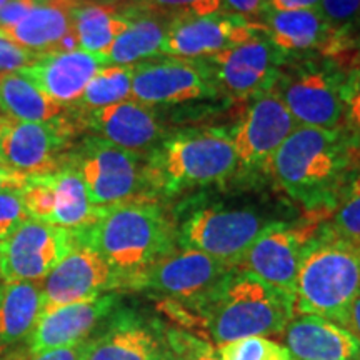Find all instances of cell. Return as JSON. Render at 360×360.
<instances>
[{"label":"cell","instance_id":"8fae6325","mask_svg":"<svg viewBox=\"0 0 360 360\" xmlns=\"http://www.w3.org/2000/svg\"><path fill=\"white\" fill-rule=\"evenodd\" d=\"M74 244L75 233L72 231L27 219L11 237L0 242L4 281L42 282Z\"/></svg>","mask_w":360,"mask_h":360},{"label":"cell","instance_id":"7402d4cb","mask_svg":"<svg viewBox=\"0 0 360 360\" xmlns=\"http://www.w3.org/2000/svg\"><path fill=\"white\" fill-rule=\"evenodd\" d=\"M165 352L152 330L129 310L112 314L105 332L82 344L80 360H160Z\"/></svg>","mask_w":360,"mask_h":360},{"label":"cell","instance_id":"7dc6e473","mask_svg":"<svg viewBox=\"0 0 360 360\" xmlns=\"http://www.w3.org/2000/svg\"><path fill=\"white\" fill-rule=\"evenodd\" d=\"M92 2H101V4H109V6H117V4L134 2V0H92Z\"/></svg>","mask_w":360,"mask_h":360},{"label":"cell","instance_id":"9c48e42d","mask_svg":"<svg viewBox=\"0 0 360 360\" xmlns=\"http://www.w3.org/2000/svg\"><path fill=\"white\" fill-rule=\"evenodd\" d=\"M342 80L339 74L317 64H302L278 72L274 90L297 125L339 130L342 125Z\"/></svg>","mask_w":360,"mask_h":360},{"label":"cell","instance_id":"ee69618b","mask_svg":"<svg viewBox=\"0 0 360 360\" xmlns=\"http://www.w3.org/2000/svg\"><path fill=\"white\" fill-rule=\"evenodd\" d=\"M27 175L17 172H0V193L2 192H20L25 187Z\"/></svg>","mask_w":360,"mask_h":360},{"label":"cell","instance_id":"bcb514c9","mask_svg":"<svg viewBox=\"0 0 360 360\" xmlns=\"http://www.w3.org/2000/svg\"><path fill=\"white\" fill-rule=\"evenodd\" d=\"M11 117H8V114L6 112V109L2 107V103H0V135H2L4 130H6V127L8 124H11Z\"/></svg>","mask_w":360,"mask_h":360},{"label":"cell","instance_id":"484cf974","mask_svg":"<svg viewBox=\"0 0 360 360\" xmlns=\"http://www.w3.org/2000/svg\"><path fill=\"white\" fill-rule=\"evenodd\" d=\"M127 13H120L115 6L79 0L72 11V25L82 51L107 58L112 45L129 29Z\"/></svg>","mask_w":360,"mask_h":360},{"label":"cell","instance_id":"277c9868","mask_svg":"<svg viewBox=\"0 0 360 360\" xmlns=\"http://www.w3.org/2000/svg\"><path fill=\"white\" fill-rule=\"evenodd\" d=\"M360 294V245L327 236L312 237L300 262L294 307L345 328Z\"/></svg>","mask_w":360,"mask_h":360},{"label":"cell","instance_id":"e575fe53","mask_svg":"<svg viewBox=\"0 0 360 360\" xmlns=\"http://www.w3.org/2000/svg\"><path fill=\"white\" fill-rule=\"evenodd\" d=\"M315 11L344 45L360 25V0H321Z\"/></svg>","mask_w":360,"mask_h":360},{"label":"cell","instance_id":"60d3db41","mask_svg":"<svg viewBox=\"0 0 360 360\" xmlns=\"http://www.w3.org/2000/svg\"><path fill=\"white\" fill-rule=\"evenodd\" d=\"M321 0H265L264 12H287V11H310L317 8Z\"/></svg>","mask_w":360,"mask_h":360},{"label":"cell","instance_id":"f1b7e54d","mask_svg":"<svg viewBox=\"0 0 360 360\" xmlns=\"http://www.w3.org/2000/svg\"><path fill=\"white\" fill-rule=\"evenodd\" d=\"M53 177H56V209L49 224L72 232L92 227L101 217L102 209L92 205L77 169L74 165H65L58 169Z\"/></svg>","mask_w":360,"mask_h":360},{"label":"cell","instance_id":"f546056e","mask_svg":"<svg viewBox=\"0 0 360 360\" xmlns=\"http://www.w3.org/2000/svg\"><path fill=\"white\" fill-rule=\"evenodd\" d=\"M132 98V65H103L94 75L77 102L85 112H92Z\"/></svg>","mask_w":360,"mask_h":360},{"label":"cell","instance_id":"c3c4849f","mask_svg":"<svg viewBox=\"0 0 360 360\" xmlns=\"http://www.w3.org/2000/svg\"><path fill=\"white\" fill-rule=\"evenodd\" d=\"M0 172H13V170L8 169V165L6 164V162L2 160V157H0Z\"/></svg>","mask_w":360,"mask_h":360},{"label":"cell","instance_id":"f907efd6","mask_svg":"<svg viewBox=\"0 0 360 360\" xmlns=\"http://www.w3.org/2000/svg\"><path fill=\"white\" fill-rule=\"evenodd\" d=\"M4 282H6V281H4V277H2V269H0V287L4 285Z\"/></svg>","mask_w":360,"mask_h":360},{"label":"cell","instance_id":"7bdbcfd3","mask_svg":"<svg viewBox=\"0 0 360 360\" xmlns=\"http://www.w3.org/2000/svg\"><path fill=\"white\" fill-rule=\"evenodd\" d=\"M82 344L70 345V347L44 350V352L34 354V357L30 360H80V355H82Z\"/></svg>","mask_w":360,"mask_h":360},{"label":"cell","instance_id":"5b68a950","mask_svg":"<svg viewBox=\"0 0 360 360\" xmlns=\"http://www.w3.org/2000/svg\"><path fill=\"white\" fill-rule=\"evenodd\" d=\"M237 170L231 132L187 130L170 135L148 154L146 184L165 193L212 186Z\"/></svg>","mask_w":360,"mask_h":360},{"label":"cell","instance_id":"7a4b0ae2","mask_svg":"<svg viewBox=\"0 0 360 360\" xmlns=\"http://www.w3.org/2000/svg\"><path fill=\"white\" fill-rule=\"evenodd\" d=\"M352 143L339 130L297 125L269 167L282 191L314 210L330 214L349 177Z\"/></svg>","mask_w":360,"mask_h":360},{"label":"cell","instance_id":"4fadbf2b","mask_svg":"<svg viewBox=\"0 0 360 360\" xmlns=\"http://www.w3.org/2000/svg\"><path fill=\"white\" fill-rule=\"evenodd\" d=\"M297 129V122L276 90L255 101L231 132L237 155V169L260 170L269 167L278 147Z\"/></svg>","mask_w":360,"mask_h":360},{"label":"cell","instance_id":"b9f144b4","mask_svg":"<svg viewBox=\"0 0 360 360\" xmlns=\"http://www.w3.org/2000/svg\"><path fill=\"white\" fill-rule=\"evenodd\" d=\"M265 0H224V7L240 17H257L264 12Z\"/></svg>","mask_w":360,"mask_h":360},{"label":"cell","instance_id":"681fc988","mask_svg":"<svg viewBox=\"0 0 360 360\" xmlns=\"http://www.w3.org/2000/svg\"><path fill=\"white\" fill-rule=\"evenodd\" d=\"M160 360H175L174 359V355L172 354H167V352H165L164 355H162V359Z\"/></svg>","mask_w":360,"mask_h":360},{"label":"cell","instance_id":"e0dca14e","mask_svg":"<svg viewBox=\"0 0 360 360\" xmlns=\"http://www.w3.org/2000/svg\"><path fill=\"white\" fill-rule=\"evenodd\" d=\"M69 135L70 127L60 117L44 124L12 119L0 135V157L17 174L27 177L51 175L60 167L58 157Z\"/></svg>","mask_w":360,"mask_h":360},{"label":"cell","instance_id":"4dcf8cb0","mask_svg":"<svg viewBox=\"0 0 360 360\" xmlns=\"http://www.w3.org/2000/svg\"><path fill=\"white\" fill-rule=\"evenodd\" d=\"M322 225V236L360 245V172L345 179L334 209Z\"/></svg>","mask_w":360,"mask_h":360},{"label":"cell","instance_id":"f35d334b","mask_svg":"<svg viewBox=\"0 0 360 360\" xmlns=\"http://www.w3.org/2000/svg\"><path fill=\"white\" fill-rule=\"evenodd\" d=\"M40 57L42 56L25 51L0 35V74L27 69V67L34 65Z\"/></svg>","mask_w":360,"mask_h":360},{"label":"cell","instance_id":"f5cc1de1","mask_svg":"<svg viewBox=\"0 0 360 360\" xmlns=\"http://www.w3.org/2000/svg\"><path fill=\"white\" fill-rule=\"evenodd\" d=\"M357 360H360V357H359V359H357Z\"/></svg>","mask_w":360,"mask_h":360},{"label":"cell","instance_id":"44dd1931","mask_svg":"<svg viewBox=\"0 0 360 360\" xmlns=\"http://www.w3.org/2000/svg\"><path fill=\"white\" fill-rule=\"evenodd\" d=\"M285 345L297 360H357L360 342L339 323L302 314L283 328Z\"/></svg>","mask_w":360,"mask_h":360},{"label":"cell","instance_id":"cb8c5ba5","mask_svg":"<svg viewBox=\"0 0 360 360\" xmlns=\"http://www.w3.org/2000/svg\"><path fill=\"white\" fill-rule=\"evenodd\" d=\"M79 0H40L32 11L0 35L39 56L56 52L58 42L74 30L72 11Z\"/></svg>","mask_w":360,"mask_h":360},{"label":"cell","instance_id":"8d00e7d4","mask_svg":"<svg viewBox=\"0 0 360 360\" xmlns=\"http://www.w3.org/2000/svg\"><path fill=\"white\" fill-rule=\"evenodd\" d=\"M29 219L19 192L0 193V242L11 237Z\"/></svg>","mask_w":360,"mask_h":360},{"label":"cell","instance_id":"5bb4252c","mask_svg":"<svg viewBox=\"0 0 360 360\" xmlns=\"http://www.w3.org/2000/svg\"><path fill=\"white\" fill-rule=\"evenodd\" d=\"M264 34L260 22H250L236 13L209 17H177L170 20L164 51L167 57H212Z\"/></svg>","mask_w":360,"mask_h":360},{"label":"cell","instance_id":"ba28073f","mask_svg":"<svg viewBox=\"0 0 360 360\" xmlns=\"http://www.w3.org/2000/svg\"><path fill=\"white\" fill-rule=\"evenodd\" d=\"M269 224L252 210L205 207L182 224L179 244L182 249L204 252L229 267H237Z\"/></svg>","mask_w":360,"mask_h":360},{"label":"cell","instance_id":"d6986e66","mask_svg":"<svg viewBox=\"0 0 360 360\" xmlns=\"http://www.w3.org/2000/svg\"><path fill=\"white\" fill-rule=\"evenodd\" d=\"M107 65V58L82 49L45 53L34 65L22 69L49 98L60 105L77 103L94 75Z\"/></svg>","mask_w":360,"mask_h":360},{"label":"cell","instance_id":"2e32d148","mask_svg":"<svg viewBox=\"0 0 360 360\" xmlns=\"http://www.w3.org/2000/svg\"><path fill=\"white\" fill-rule=\"evenodd\" d=\"M285 57L264 34L209 57L219 87L236 97H259L274 89Z\"/></svg>","mask_w":360,"mask_h":360},{"label":"cell","instance_id":"8992f818","mask_svg":"<svg viewBox=\"0 0 360 360\" xmlns=\"http://www.w3.org/2000/svg\"><path fill=\"white\" fill-rule=\"evenodd\" d=\"M72 165L82 177L89 199L97 209L135 200L146 184V165L134 152L101 137L87 139L72 157Z\"/></svg>","mask_w":360,"mask_h":360},{"label":"cell","instance_id":"603a6c76","mask_svg":"<svg viewBox=\"0 0 360 360\" xmlns=\"http://www.w3.org/2000/svg\"><path fill=\"white\" fill-rule=\"evenodd\" d=\"M264 13V24H260L264 35L283 57L299 56L315 49L326 51L344 47L315 8Z\"/></svg>","mask_w":360,"mask_h":360},{"label":"cell","instance_id":"52a82bcc","mask_svg":"<svg viewBox=\"0 0 360 360\" xmlns=\"http://www.w3.org/2000/svg\"><path fill=\"white\" fill-rule=\"evenodd\" d=\"M217 92L212 69L200 60L155 57L132 65V101L143 105H177Z\"/></svg>","mask_w":360,"mask_h":360},{"label":"cell","instance_id":"6da1fadb","mask_svg":"<svg viewBox=\"0 0 360 360\" xmlns=\"http://www.w3.org/2000/svg\"><path fill=\"white\" fill-rule=\"evenodd\" d=\"M187 327L205 330L217 345L278 334L294 317V299L247 270L233 267L200 302L184 307Z\"/></svg>","mask_w":360,"mask_h":360},{"label":"cell","instance_id":"3957f363","mask_svg":"<svg viewBox=\"0 0 360 360\" xmlns=\"http://www.w3.org/2000/svg\"><path fill=\"white\" fill-rule=\"evenodd\" d=\"M75 236L110 265L119 287L174 252L172 225L159 205L142 199L102 209L97 222Z\"/></svg>","mask_w":360,"mask_h":360},{"label":"cell","instance_id":"d4e9b609","mask_svg":"<svg viewBox=\"0 0 360 360\" xmlns=\"http://www.w3.org/2000/svg\"><path fill=\"white\" fill-rule=\"evenodd\" d=\"M42 305L40 282H4L0 287V345L13 344L32 334Z\"/></svg>","mask_w":360,"mask_h":360},{"label":"cell","instance_id":"816d5d0a","mask_svg":"<svg viewBox=\"0 0 360 360\" xmlns=\"http://www.w3.org/2000/svg\"><path fill=\"white\" fill-rule=\"evenodd\" d=\"M8 2V0H0V8H2L4 6H6V4Z\"/></svg>","mask_w":360,"mask_h":360},{"label":"cell","instance_id":"d6a6232c","mask_svg":"<svg viewBox=\"0 0 360 360\" xmlns=\"http://www.w3.org/2000/svg\"><path fill=\"white\" fill-rule=\"evenodd\" d=\"M220 360H292L283 345L265 337H245L219 347Z\"/></svg>","mask_w":360,"mask_h":360},{"label":"cell","instance_id":"d590c367","mask_svg":"<svg viewBox=\"0 0 360 360\" xmlns=\"http://www.w3.org/2000/svg\"><path fill=\"white\" fill-rule=\"evenodd\" d=\"M342 125L345 130V137L352 143V147L360 148V67L350 70L342 80Z\"/></svg>","mask_w":360,"mask_h":360},{"label":"cell","instance_id":"1f68e13d","mask_svg":"<svg viewBox=\"0 0 360 360\" xmlns=\"http://www.w3.org/2000/svg\"><path fill=\"white\" fill-rule=\"evenodd\" d=\"M139 12L177 19V17H209L220 13L224 0H134Z\"/></svg>","mask_w":360,"mask_h":360},{"label":"cell","instance_id":"30bf717a","mask_svg":"<svg viewBox=\"0 0 360 360\" xmlns=\"http://www.w3.org/2000/svg\"><path fill=\"white\" fill-rule=\"evenodd\" d=\"M232 269L204 252L174 250L143 270L129 287L148 289L167 297L169 302L192 307L200 302Z\"/></svg>","mask_w":360,"mask_h":360},{"label":"cell","instance_id":"9a60e30c","mask_svg":"<svg viewBox=\"0 0 360 360\" xmlns=\"http://www.w3.org/2000/svg\"><path fill=\"white\" fill-rule=\"evenodd\" d=\"M115 287L119 285L110 265L75 236V244L69 254L42 281V314L96 299L102 292Z\"/></svg>","mask_w":360,"mask_h":360},{"label":"cell","instance_id":"83f0119b","mask_svg":"<svg viewBox=\"0 0 360 360\" xmlns=\"http://www.w3.org/2000/svg\"><path fill=\"white\" fill-rule=\"evenodd\" d=\"M0 103L8 117L19 122H51L65 110L64 105L45 96L22 70L0 74Z\"/></svg>","mask_w":360,"mask_h":360},{"label":"cell","instance_id":"ac0fdd59","mask_svg":"<svg viewBox=\"0 0 360 360\" xmlns=\"http://www.w3.org/2000/svg\"><path fill=\"white\" fill-rule=\"evenodd\" d=\"M115 309L117 295L105 294L42 314L29 335L30 352L39 354L44 350L82 344L98 323L115 312Z\"/></svg>","mask_w":360,"mask_h":360},{"label":"cell","instance_id":"836d02e7","mask_svg":"<svg viewBox=\"0 0 360 360\" xmlns=\"http://www.w3.org/2000/svg\"><path fill=\"white\" fill-rule=\"evenodd\" d=\"M29 219L51 222L53 209H56V177L51 175H37L29 177L25 187L19 192Z\"/></svg>","mask_w":360,"mask_h":360},{"label":"cell","instance_id":"ffe728a7","mask_svg":"<svg viewBox=\"0 0 360 360\" xmlns=\"http://www.w3.org/2000/svg\"><path fill=\"white\" fill-rule=\"evenodd\" d=\"M87 125L103 141L141 155L159 146L162 125L154 109L130 98L87 112Z\"/></svg>","mask_w":360,"mask_h":360},{"label":"cell","instance_id":"f6af8a7d","mask_svg":"<svg viewBox=\"0 0 360 360\" xmlns=\"http://www.w3.org/2000/svg\"><path fill=\"white\" fill-rule=\"evenodd\" d=\"M345 328H347L349 332H352L360 342V294L357 295V299L354 300L352 307H350L347 326H345Z\"/></svg>","mask_w":360,"mask_h":360},{"label":"cell","instance_id":"4316f807","mask_svg":"<svg viewBox=\"0 0 360 360\" xmlns=\"http://www.w3.org/2000/svg\"><path fill=\"white\" fill-rule=\"evenodd\" d=\"M127 17L129 29L112 45L107 62L114 65H135L164 56L165 35L172 19L148 12H139V15L129 12Z\"/></svg>","mask_w":360,"mask_h":360},{"label":"cell","instance_id":"ab89813d","mask_svg":"<svg viewBox=\"0 0 360 360\" xmlns=\"http://www.w3.org/2000/svg\"><path fill=\"white\" fill-rule=\"evenodd\" d=\"M39 2L40 0H8L6 6L0 8V30L11 29L20 20H24L27 13Z\"/></svg>","mask_w":360,"mask_h":360},{"label":"cell","instance_id":"74e56055","mask_svg":"<svg viewBox=\"0 0 360 360\" xmlns=\"http://www.w3.org/2000/svg\"><path fill=\"white\" fill-rule=\"evenodd\" d=\"M170 347L175 350V360H220L209 344L188 334H169Z\"/></svg>","mask_w":360,"mask_h":360},{"label":"cell","instance_id":"7c38bea8","mask_svg":"<svg viewBox=\"0 0 360 360\" xmlns=\"http://www.w3.org/2000/svg\"><path fill=\"white\" fill-rule=\"evenodd\" d=\"M315 229V222H307L304 227L270 222L245 252L237 269L254 274L270 287L294 299L300 262Z\"/></svg>","mask_w":360,"mask_h":360}]
</instances>
